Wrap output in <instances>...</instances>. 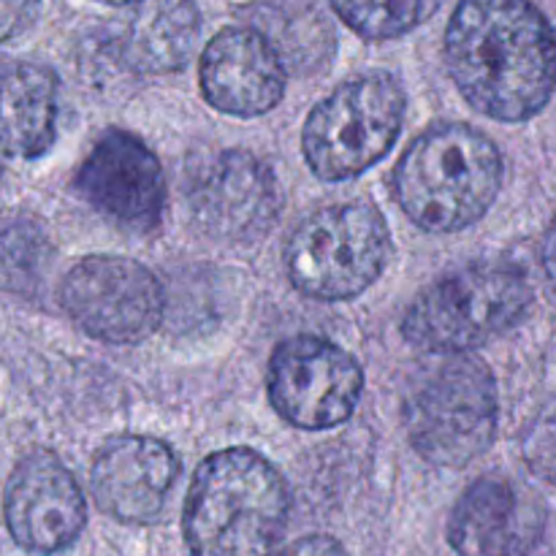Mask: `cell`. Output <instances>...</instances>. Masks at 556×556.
<instances>
[{"instance_id": "7", "label": "cell", "mask_w": 556, "mask_h": 556, "mask_svg": "<svg viewBox=\"0 0 556 556\" xmlns=\"http://www.w3.org/2000/svg\"><path fill=\"white\" fill-rule=\"evenodd\" d=\"M407 96L389 71H367L337 85L309 112L302 150L324 182L358 177L389 155L405 123Z\"/></svg>"}, {"instance_id": "10", "label": "cell", "mask_w": 556, "mask_h": 556, "mask_svg": "<svg viewBox=\"0 0 556 556\" xmlns=\"http://www.w3.org/2000/svg\"><path fill=\"white\" fill-rule=\"evenodd\" d=\"M185 201L195 226L220 242H255L275 228L282 188L275 168L248 150L201 157L185 179Z\"/></svg>"}, {"instance_id": "11", "label": "cell", "mask_w": 556, "mask_h": 556, "mask_svg": "<svg viewBox=\"0 0 556 556\" xmlns=\"http://www.w3.org/2000/svg\"><path fill=\"white\" fill-rule=\"evenodd\" d=\"M81 199L125 231L150 233L166 206V177L155 152L128 130H106L76 174Z\"/></svg>"}, {"instance_id": "9", "label": "cell", "mask_w": 556, "mask_h": 556, "mask_svg": "<svg viewBox=\"0 0 556 556\" xmlns=\"http://www.w3.org/2000/svg\"><path fill=\"white\" fill-rule=\"evenodd\" d=\"M266 391L277 416L296 429L320 432L345 424L364 391L362 364L324 337L280 342L266 369Z\"/></svg>"}, {"instance_id": "18", "label": "cell", "mask_w": 556, "mask_h": 556, "mask_svg": "<svg viewBox=\"0 0 556 556\" xmlns=\"http://www.w3.org/2000/svg\"><path fill=\"white\" fill-rule=\"evenodd\" d=\"M438 5L440 0H331L337 16L369 41H389L416 30Z\"/></svg>"}, {"instance_id": "15", "label": "cell", "mask_w": 556, "mask_h": 556, "mask_svg": "<svg viewBox=\"0 0 556 556\" xmlns=\"http://www.w3.org/2000/svg\"><path fill=\"white\" fill-rule=\"evenodd\" d=\"M179 456L150 434H117L98 448L90 492L98 508L123 525H152L177 483Z\"/></svg>"}, {"instance_id": "8", "label": "cell", "mask_w": 556, "mask_h": 556, "mask_svg": "<svg viewBox=\"0 0 556 556\" xmlns=\"http://www.w3.org/2000/svg\"><path fill=\"white\" fill-rule=\"evenodd\" d=\"M60 304L92 340L136 345L161 326L166 293L139 261L98 253L71 266L60 282Z\"/></svg>"}, {"instance_id": "20", "label": "cell", "mask_w": 556, "mask_h": 556, "mask_svg": "<svg viewBox=\"0 0 556 556\" xmlns=\"http://www.w3.org/2000/svg\"><path fill=\"white\" fill-rule=\"evenodd\" d=\"M43 0H3V9H0V33H3V41H11L14 36L25 33L27 27H33V22L41 14Z\"/></svg>"}, {"instance_id": "5", "label": "cell", "mask_w": 556, "mask_h": 556, "mask_svg": "<svg viewBox=\"0 0 556 556\" xmlns=\"http://www.w3.org/2000/svg\"><path fill=\"white\" fill-rule=\"evenodd\" d=\"M407 440L434 467H465L492 448L500 427V396L492 369L472 353L445 356L405 394Z\"/></svg>"}, {"instance_id": "14", "label": "cell", "mask_w": 556, "mask_h": 556, "mask_svg": "<svg viewBox=\"0 0 556 556\" xmlns=\"http://www.w3.org/2000/svg\"><path fill=\"white\" fill-rule=\"evenodd\" d=\"M199 81L206 103L231 117H261L286 96V60L258 27H223L204 47Z\"/></svg>"}, {"instance_id": "1", "label": "cell", "mask_w": 556, "mask_h": 556, "mask_svg": "<svg viewBox=\"0 0 556 556\" xmlns=\"http://www.w3.org/2000/svg\"><path fill=\"white\" fill-rule=\"evenodd\" d=\"M445 65L476 112L525 123L554 96V27L532 0H462L445 27Z\"/></svg>"}, {"instance_id": "19", "label": "cell", "mask_w": 556, "mask_h": 556, "mask_svg": "<svg viewBox=\"0 0 556 556\" xmlns=\"http://www.w3.org/2000/svg\"><path fill=\"white\" fill-rule=\"evenodd\" d=\"M521 459L532 476L556 486V407H546L521 440Z\"/></svg>"}, {"instance_id": "21", "label": "cell", "mask_w": 556, "mask_h": 556, "mask_svg": "<svg viewBox=\"0 0 556 556\" xmlns=\"http://www.w3.org/2000/svg\"><path fill=\"white\" fill-rule=\"evenodd\" d=\"M277 556H348L340 541L329 535H309L302 541L291 543L288 548H282V554Z\"/></svg>"}, {"instance_id": "16", "label": "cell", "mask_w": 556, "mask_h": 556, "mask_svg": "<svg viewBox=\"0 0 556 556\" xmlns=\"http://www.w3.org/2000/svg\"><path fill=\"white\" fill-rule=\"evenodd\" d=\"M199 33L193 0H141L117 36V58L134 74H172L190 60Z\"/></svg>"}, {"instance_id": "3", "label": "cell", "mask_w": 556, "mask_h": 556, "mask_svg": "<svg viewBox=\"0 0 556 556\" xmlns=\"http://www.w3.org/2000/svg\"><path fill=\"white\" fill-rule=\"evenodd\" d=\"M503 190V155L481 130L440 123L424 130L394 168V199L429 233L476 226Z\"/></svg>"}, {"instance_id": "23", "label": "cell", "mask_w": 556, "mask_h": 556, "mask_svg": "<svg viewBox=\"0 0 556 556\" xmlns=\"http://www.w3.org/2000/svg\"><path fill=\"white\" fill-rule=\"evenodd\" d=\"M98 3H109V5H136L141 0H98Z\"/></svg>"}, {"instance_id": "17", "label": "cell", "mask_w": 556, "mask_h": 556, "mask_svg": "<svg viewBox=\"0 0 556 556\" xmlns=\"http://www.w3.org/2000/svg\"><path fill=\"white\" fill-rule=\"evenodd\" d=\"M60 81L52 68L30 60L5 63L3 150L9 157H41L58 136Z\"/></svg>"}, {"instance_id": "12", "label": "cell", "mask_w": 556, "mask_h": 556, "mask_svg": "<svg viewBox=\"0 0 556 556\" xmlns=\"http://www.w3.org/2000/svg\"><path fill=\"white\" fill-rule=\"evenodd\" d=\"M85 525V494L52 451H33L16 462L5 483V527L16 546L58 554L74 546Z\"/></svg>"}, {"instance_id": "2", "label": "cell", "mask_w": 556, "mask_h": 556, "mask_svg": "<svg viewBox=\"0 0 556 556\" xmlns=\"http://www.w3.org/2000/svg\"><path fill=\"white\" fill-rule=\"evenodd\" d=\"M291 514V494L253 448L206 456L190 481L182 530L190 556H271Z\"/></svg>"}, {"instance_id": "6", "label": "cell", "mask_w": 556, "mask_h": 556, "mask_svg": "<svg viewBox=\"0 0 556 556\" xmlns=\"http://www.w3.org/2000/svg\"><path fill=\"white\" fill-rule=\"evenodd\" d=\"M394 253L383 212L367 201L315 210L293 228L282 253L286 275L302 296L348 302L367 291Z\"/></svg>"}, {"instance_id": "22", "label": "cell", "mask_w": 556, "mask_h": 556, "mask_svg": "<svg viewBox=\"0 0 556 556\" xmlns=\"http://www.w3.org/2000/svg\"><path fill=\"white\" fill-rule=\"evenodd\" d=\"M541 261H543V269H546L548 282H552L554 293H556V215L548 226L546 237H543V250H541Z\"/></svg>"}, {"instance_id": "4", "label": "cell", "mask_w": 556, "mask_h": 556, "mask_svg": "<svg viewBox=\"0 0 556 556\" xmlns=\"http://www.w3.org/2000/svg\"><path fill=\"white\" fill-rule=\"evenodd\" d=\"M532 288L525 271L481 264L424 288L402 318V337L434 356L472 353L527 318Z\"/></svg>"}, {"instance_id": "13", "label": "cell", "mask_w": 556, "mask_h": 556, "mask_svg": "<svg viewBox=\"0 0 556 556\" xmlns=\"http://www.w3.org/2000/svg\"><path fill=\"white\" fill-rule=\"evenodd\" d=\"M546 532V505L525 483L483 476L465 489L448 516L451 548L459 556H530Z\"/></svg>"}]
</instances>
